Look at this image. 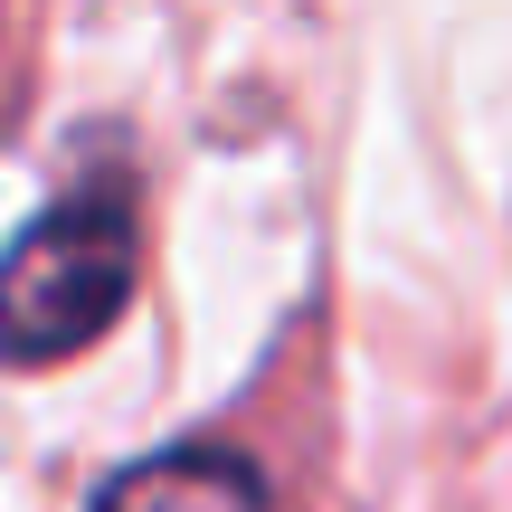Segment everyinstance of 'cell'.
Wrapping results in <instances>:
<instances>
[{
    "mask_svg": "<svg viewBox=\"0 0 512 512\" xmlns=\"http://www.w3.org/2000/svg\"><path fill=\"white\" fill-rule=\"evenodd\" d=\"M95 512H266V484L228 446H162V456L124 465L95 494Z\"/></svg>",
    "mask_w": 512,
    "mask_h": 512,
    "instance_id": "cell-2",
    "label": "cell"
},
{
    "mask_svg": "<svg viewBox=\"0 0 512 512\" xmlns=\"http://www.w3.org/2000/svg\"><path fill=\"white\" fill-rule=\"evenodd\" d=\"M133 294V190L86 181L0 256V361H76Z\"/></svg>",
    "mask_w": 512,
    "mask_h": 512,
    "instance_id": "cell-1",
    "label": "cell"
}]
</instances>
